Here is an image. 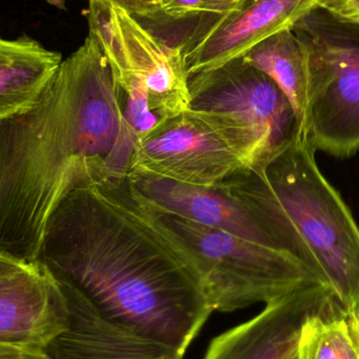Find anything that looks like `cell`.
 <instances>
[{
	"mask_svg": "<svg viewBox=\"0 0 359 359\" xmlns=\"http://www.w3.org/2000/svg\"><path fill=\"white\" fill-rule=\"evenodd\" d=\"M69 314L60 287L36 266L0 276V346L46 354Z\"/></svg>",
	"mask_w": 359,
	"mask_h": 359,
	"instance_id": "30bf717a",
	"label": "cell"
},
{
	"mask_svg": "<svg viewBox=\"0 0 359 359\" xmlns=\"http://www.w3.org/2000/svg\"><path fill=\"white\" fill-rule=\"evenodd\" d=\"M243 58L269 76L284 93L294 109L302 136L310 86L309 53L305 42L288 29L259 42Z\"/></svg>",
	"mask_w": 359,
	"mask_h": 359,
	"instance_id": "9a60e30c",
	"label": "cell"
},
{
	"mask_svg": "<svg viewBox=\"0 0 359 359\" xmlns=\"http://www.w3.org/2000/svg\"><path fill=\"white\" fill-rule=\"evenodd\" d=\"M318 8L341 22L359 27V0H320Z\"/></svg>",
	"mask_w": 359,
	"mask_h": 359,
	"instance_id": "e0dca14e",
	"label": "cell"
},
{
	"mask_svg": "<svg viewBox=\"0 0 359 359\" xmlns=\"http://www.w3.org/2000/svg\"><path fill=\"white\" fill-rule=\"evenodd\" d=\"M0 359H48L44 353L0 346Z\"/></svg>",
	"mask_w": 359,
	"mask_h": 359,
	"instance_id": "d6986e66",
	"label": "cell"
},
{
	"mask_svg": "<svg viewBox=\"0 0 359 359\" xmlns=\"http://www.w3.org/2000/svg\"><path fill=\"white\" fill-rule=\"evenodd\" d=\"M158 211L194 252L215 311L267 305L304 287L320 284L311 267L289 249Z\"/></svg>",
	"mask_w": 359,
	"mask_h": 359,
	"instance_id": "5b68a950",
	"label": "cell"
},
{
	"mask_svg": "<svg viewBox=\"0 0 359 359\" xmlns=\"http://www.w3.org/2000/svg\"><path fill=\"white\" fill-rule=\"evenodd\" d=\"M244 168L247 161L238 147L217 126L190 109L137 142L130 172L217 187Z\"/></svg>",
	"mask_w": 359,
	"mask_h": 359,
	"instance_id": "ba28073f",
	"label": "cell"
},
{
	"mask_svg": "<svg viewBox=\"0 0 359 359\" xmlns=\"http://www.w3.org/2000/svg\"><path fill=\"white\" fill-rule=\"evenodd\" d=\"M293 31L309 53L310 86L302 137L316 151H359V27L318 8Z\"/></svg>",
	"mask_w": 359,
	"mask_h": 359,
	"instance_id": "52a82bcc",
	"label": "cell"
},
{
	"mask_svg": "<svg viewBox=\"0 0 359 359\" xmlns=\"http://www.w3.org/2000/svg\"><path fill=\"white\" fill-rule=\"evenodd\" d=\"M316 153L297 138L217 187L299 255L350 318L359 313V226Z\"/></svg>",
	"mask_w": 359,
	"mask_h": 359,
	"instance_id": "3957f363",
	"label": "cell"
},
{
	"mask_svg": "<svg viewBox=\"0 0 359 359\" xmlns=\"http://www.w3.org/2000/svg\"><path fill=\"white\" fill-rule=\"evenodd\" d=\"M88 33L102 48L138 141L190 111L187 69L181 50L151 33L111 0H88Z\"/></svg>",
	"mask_w": 359,
	"mask_h": 359,
	"instance_id": "277c9868",
	"label": "cell"
},
{
	"mask_svg": "<svg viewBox=\"0 0 359 359\" xmlns=\"http://www.w3.org/2000/svg\"><path fill=\"white\" fill-rule=\"evenodd\" d=\"M320 0H233L229 10L190 34L179 46L188 76L240 58L267 38L293 29Z\"/></svg>",
	"mask_w": 359,
	"mask_h": 359,
	"instance_id": "9c48e42d",
	"label": "cell"
},
{
	"mask_svg": "<svg viewBox=\"0 0 359 359\" xmlns=\"http://www.w3.org/2000/svg\"><path fill=\"white\" fill-rule=\"evenodd\" d=\"M295 359H359L349 323L337 302L304 320Z\"/></svg>",
	"mask_w": 359,
	"mask_h": 359,
	"instance_id": "2e32d148",
	"label": "cell"
},
{
	"mask_svg": "<svg viewBox=\"0 0 359 359\" xmlns=\"http://www.w3.org/2000/svg\"><path fill=\"white\" fill-rule=\"evenodd\" d=\"M320 284L265 305L251 320L211 341L203 359H295L304 320L334 302Z\"/></svg>",
	"mask_w": 359,
	"mask_h": 359,
	"instance_id": "8fae6325",
	"label": "cell"
},
{
	"mask_svg": "<svg viewBox=\"0 0 359 359\" xmlns=\"http://www.w3.org/2000/svg\"><path fill=\"white\" fill-rule=\"evenodd\" d=\"M138 19L149 18L161 10L162 0H111Z\"/></svg>",
	"mask_w": 359,
	"mask_h": 359,
	"instance_id": "ac0fdd59",
	"label": "cell"
},
{
	"mask_svg": "<svg viewBox=\"0 0 359 359\" xmlns=\"http://www.w3.org/2000/svg\"><path fill=\"white\" fill-rule=\"evenodd\" d=\"M60 289L69 323L46 350L48 359H183L181 352L114 324L79 295Z\"/></svg>",
	"mask_w": 359,
	"mask_h": 359,
	"instance_id": "7c38bea8",
	"label": "cell"
},
{
	"mask_svg": "<svg viewBox=\"0 0 359 359\" xmlns=\"http://www.w3.org/2000/svg\"><path fill=\"white\" fill-rule=\"evenodd\" d=\"M130 178L162 212L247 240L289 249L270 236L246 209L219 188L180 183L142 172H130Z\"/></svg>",
	"mask_w": 359,
	"mask_h": 359,
	"instance_id": "4fadbf2b",
	"label": "cell"
},
{
	"mask_svg": "<svg viewBox=\"0 0 359 359\" xmlns=\"http://www.w3.org/2000/svg\"><path fill=\"white\" fill-rule=\"evenodd\" d=\"M62 61L60 53L27 36L0 38V123L32 109Z\"/></svg>",
	"mask_w": 359,
	"mask_h": 359,
	"instance_id": "5bb4252c",
	"label": "cell"
},
{
	"mask_svg": "<svg viewBox=\"0 0 359 359\" xmlns=\"http://www.w3.org/2000/svg\"><path fill=\"white\" fill-rule=\"evenodd\" d=\"M35 266L103 318L182 354L215 312L191 249L130 176L65 194Z\"/></svg>",
	"mask_w": 359,
	"mask_h": 359,
	"instance_id": "6da1fadb",
	"label": "cell"
},
{
	"mask_svg": "<svg viewBox=\"0 0 359 359\" xmlns=\"http://www.w3.org/2000/svg\"><path fill=\"white\" fill-rule=\"evenodd\" d=\"M136 134L107 57L88 33L29 111L0 123V255L35 266L65 194L130 176Z\"/></svg>",
	"mask_w": 359,
	"mask_h": 359,
	"instance_id": "7a4b0ae2",
	"label": "cell"
},
{
	"mask_svg": "<svg viewBox=\"0 0 359 359\" xmlns=\"http://www.w3.org/2000/svg\"><path fill=\"white\" fill-rule=\"evenodd\" d=\"M190 109L217 126L247 168L302 138L294 109L276 82L243 57L188 78Z\"/></svg>",
	"mask_w": 359,
	"mask_h": 359,
	"instance_id": "8992f818",
	"label": "cell"
},
{
	"mask_svg": "<svg viewBox=\"0 0 359 359\" xmlns=\"http://www.w3.org/2000/svg\"><path fill=\"white\" fill-rule=\"evenodd\" d=\"M25 266L27 265H23V264L14 261V259H10V257L0 255V276L16 271V270L21 269V268L25 267Z\"/></svg>",
	"mask_w": 359,
	"mask_h": 359,
	"instance_id": "ffe728a7",
	"label": "cell"
}]
</instances>
